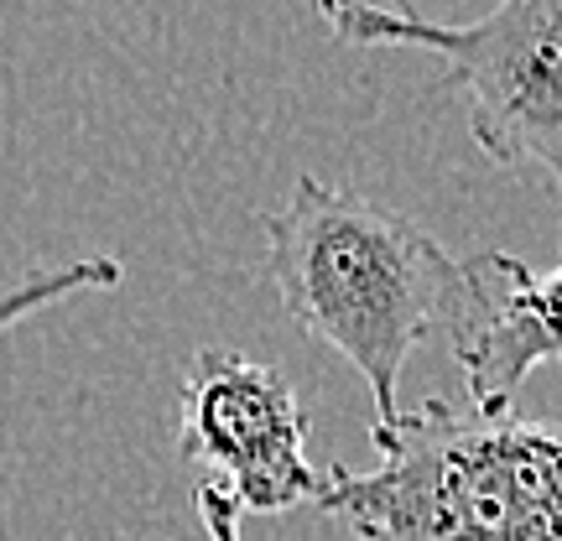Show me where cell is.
<instances>
[{
    "instance_id": "cell-1",
    "label": "cell",
    "mask_w": 562,
    "mask_h": 541,
    "mask_svg": "<svg viewBox=\"0 0 562 541\" xmlns=\"http://www.w3.org/2000/svg\"><path fill=\"white\" fill-rule=\"evenodd\" d=\"M375 469H323L318 510L355 541H562V448L547 421L427 396L370 427Z\"/></svg>"
},
{
    "instance_id": "cell-2",
    "label": "cell",
    "mask_w": 562,
    "mask_h": 541,
    "mask_svg": "<svg viewBox=\"0 0 562 541\" xmlns=\"http://www.w3.org/2000/svg\"><path fill=\"white\" fill-rule=\"evenodd\" d=\"M266 277L297 328L355 364L381 421L402 412L412 349L442 328L459 261L406 214L302 172L266 214Z\"/></svg>"
},
{
    "instance_id": "cell-3",
    "label": "cell",
    "mask_w": 562,
    "mask_h": 541,
    "mask_svg": "<svg viewBox=\"0 0 562 541\" xmlns=\"http://www.w3.org/2000/svg\"><path fill=\"white\" fill-rule=\"evenodd\" d=\"M318 16L344 47L432 53L484 157L562 178V0H495L480 21H432L406 0H318Z\"/></svg>"
},
{
    "instance_id": "cell-4",
    "label": "cell",
    "mask_w": 562,
    "mask_h": 541,
    "mask_svg": "<svg viewBox=\"0 0 562 541\" xmlns=\"http://www.w3.org/2000/svg\"><path fill=\"white\" fill-rule=\"evenodd\" d=\"M178 453L220 474L245 516H286L318 500L323 469L307 448V412L277 364L245 349H199L182 370Z\"/></svg>"
},
{
    "instance_id": "cell-5",
    "label": "cell",
    "mask_w": 562,
    "mask_h": 541,
    "mask_svg": "<svg viewBox=\"0 0 562 541\" xmlns=\"http://www.w3.org/2000/svg\"><path fill=\"white\" fill-rule=\"evenodd\" d=\"M558 271L526 266L510 250H474L459 261L438 334L453 349L474 412H510L531 370L558 364Z\"/></svg>"
},
{
    "instance_id": "cell-6",
    "label": "cell",
    "mask_w": 562,
    "mask_h": 541,
    "mask_svg": "<svg viewBox=\"0 0 562 541\" xmlns=\"http://www.w3.org/2000/svg\"><path fill=\"white\" fill-rule=\"evenodd\" d=\"M125 281V266L104 250H89V256H74V261L42 266L32 277H21L16 286H0V339L21 328L26 318H37L47 307H58L68 297H89V292H110Z\"/></svg>"
},
{
    "instance_id": "cell-7",
    "label": "cell",
    "mask_w": 562,
    "mask_h": 541,
    "mask_svg": "<svg viewBox=\"0 0 562 541\" xmlns=\"http://www.w3.org/2000/svg\"><path fill=\"white\" fill-rule=\"evenodd\" d=\"M199 521H203V531H209V541H245L240 510L224 500L220 484H199Z\"/></svg>"
}]
</instances>
